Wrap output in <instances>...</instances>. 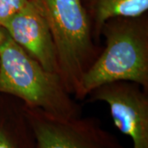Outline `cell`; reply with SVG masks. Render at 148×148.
<instances>
[{
    "mask_svg": "<svg viewBox=\"0 0 148 148\" xmlns=\"http://www.w3.org/2000/svg\"><path fill=\"white\" fill-rule=\"evenodd\" d=\"M105 47L82 75L74 95L84 100L101 85L127 81L148 91V16L115 17L101 30Z\"/></svg>",
    "mask_w": 148,
    "mask_h": 148,
    "instance_id": "1",
    "label": "cell"
},
{
    "mask_svg": "<svg viewBox=\"0 0 148 148\" xmlns=\"http://www.w3.org/2000/svg\"><path fill=\"white\" fill-rule=\"evenodd\" d=\"M0 93L64 118L81 116V106L59 75L49 72L0 27Z\"/></svg>",
    "mask_w": 148,
    "mask_h": 148,
    "instance_id": "2",
    "label": "cell"
},
{
    "mask_svg": "<svg viewBox=\"0 0 148 148\" xmlns=\"http://www.w3.org/2000/svg\"><path fill=\"white\" fill-rule=\"evenodd\" d=\"M53 38L58 75L74 96L82 75L99 54L90 19L82 0H30Z\"/></svg>",
    "mask_w": 148,
    "mask_h": 148,
    "instance_id": "3",
    "label": "cell"
},
{
    "mask_svg": "<svg viewBox=\"0 0 148 148\" xmlns=\"http://www.w3.org/2000/svg\"><path fill=\"white\" fill-rule=\"evenodd\" d=\"M37 148H125L92 117L64 118L25 105Z\"/></svg>",
    "mask_w": 148,
    "mask_h": 148,
    "instance_id": "4",
    "label": "cell"
},
{
    "mask_svg": "<svg viewBox=\"0 0 148 148\" xmlns=\"http://www.w3.org/2000/svg\"><path fill=\"white\" fill-rule=\"evenodd\" d=\"M86 97L107 104L117 128L131 138L132 148H148V91L127 81L101 85Z\"/></svg>",
    "mask_w": 148,
    "mask_h": 148,
    "instance_id": "5",
    "label": "cell"
},
{
    "mask_svg": "<svg viewBox=\"0 0 148 148\" xmlns=\"http://www.w3.org/2000/svg\"><path fill=\"white\" fill-rule=\"evenodd\" d=\"M2 27L44 69L58 75L57 53L51 33L42 15L31 2Z\"/></svg>",
    "mask_w": 148,
    "mask_h": 148,
    "instance_id": "6",
    "label": "cell"
},
{
    "mask_svg": "<svg viewBox=\"0 0 148 148\" xmlns=\"http://www.w3.org/2000/svg\"><path fill=\"white\" fill-rule=\"evenodd\" d=\"M0 148H37L25 105L13 96L0 93Z\"/></svg>",
    "mask_w": 148,
    "mask_h": 148,
    "instance_id": "7",
    "label": "cell"
},
{
    "mask_svg": "<svg viewBox=\"0 0 148 148\" xmlns=\"http://www.w3.org/2000/svg\"><path fill=\"white\" fill-rule=\"evenodd\" d=\"M89 16L95 42L101 39L102 27L115 17H136L147 14L148 0H82Z\"/></svg>",
    "mask_w": 148,
    "mask_h": 148,
    "instance_id": "8",
    "label": "cell"
},
{
    "mask_svg": "<svg viewBox=\"0 0 148 148\" xmlns=\"http://www.w3.org/2000/svg\"><path fill=\"white\" fill-rule=\"evenodd\" d=\"M29 3L30 0H0V27Z\"/></svg>",
    "mask_w": 148,
    "mask_h": 148,
    "instance_id": "9",
    "label": "cell"
}]
</instances>
